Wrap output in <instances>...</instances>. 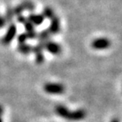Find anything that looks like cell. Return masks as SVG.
Wrapping results in <instances>:
<instances>
[{"mask_svg": "<svg viewBox=\"0 0 122 122\" xmlns=\"http://www.w3.org/2000/svg\"><path fill=\"white\" fill-rule=\"evenodd\" d=\"M17 33V27L15 23H10V25L8 26L7 30H6L5 35L3 36L2 38V43L4 45H9L11 43V42L13 41V39L16 36Z\"/></svg>", "mask_w": 122, "mask_h": 122, "instance_id": "7a4b0ae2", "label": "cell"}, {"mask_svg": "<svg viewBox=\"0 0 122 122\" xmlns=\"http://www.w3.org/2000/svg\"><path fill=\"white\" fill-rule=\"evenodd\" d=\"M48 31L51 35H57L60 31V20L56 15L51 19Z\"/></svg>", "mask_w": 122, "mask_h": 122, "instance_id": "8992f818", "label": "cell"}, {"mask_svg": "<svg viewBox=\"0 0 122 122\" xmlns=\"http://www.w3.org/2000/svg\"><path fill=\"white\" fill-rule=\"evenodd\" d=\"M111 45V42L106 37H98L94 39L91 43L92 48L96 50H104L109 48Z\"/></svg>", "mask_w": 122, "mask_h": 122, "instance_id": "3957f363", "label": "cell"}, {"mask_svg": "<svg viewBox=\"0 0 122 122\" xmlns=\"http://www.w3.org/2000/svg\"><path fill=\"white\" fill-rule=\"evenodd\" d=\"M17 50L20 53H23L25 55H27V54H29L30 53L32 52V46H30L26 43H20L18 45Z\"/></svg>", "mask_w": 122, "mask_h": 122, "instance_id": "9c48e42d", "label": "cell"}, {"mask_svg": "<svg viewBox=\"0 0 122 122\" xmlns=\"http://www.w3.org/2000/svg\"><path fill=\"white\" fill-rule=\"evenodd\" d=\"M44 49H46L53 55H59L62 52V48L59 43L55 42H52L51 40L46 42L44 44Z\"/></svg>", "mask_w": 122, "mask_h": 122, "instance_id": "5b68a950", "label": "cell"}, {"mask_svg": "<svg viewBox=\"0 0 122 122\" xmlns=\"http://www.w3.org/2000/svg\"><path fill=\"white\" fill-rule=\"evenodd\" d=\"M28 37H27V35L25 32H23L20 33V34L17 37V41H18V43L20 44V43H25V42L27 41Z\"/></svg>", "mask_w": 122, "mask_h": 122, "instance_id": "5bb4252c", "label": "cell"}, {"mask_svg": "<svg viewBox=\"0 0 122 122\" xmlns=\"http://www.w3.org/2000/svg\"><path fill=\"white\" fill-rule=\"evenodd\" d=\"M4 17V19H5L6 23H10L12 20H13V18L15 17V15H14V11H13V8L12 7H7Z\"/></svg>", "mask_w": 122, "mask_h": 122, "instance_id": "8fae6325", "label": "cell"}, {"mask_svg": "<svg viewBox=\"0 0 122 122\" xmlns=\"http://www.w3.org/2000/svg\"><path fill=\"white\" fill-rule=\"evenodd\" d=\"M23 25H24V27H25V32H28V31H31V30H35V25H33L32 23H30L28 20Z\"/></svg>", "mask_w": 122, "mask_h": 122, "instance_id": "4fadbf2b", "label": "cell"}, {"mask_svg": "<svg viewBox=\"0 0 122 122\" xmlns=\"http://www.w3.org/2000/svg\"><path fill=\"white\" fill-rule=\"evenodd\" d=\"M50 36L51 34L49 33L48 30H42L39 33H37V39L39 42H46L50 40Z\"/></svg>", "mask_w": 122, "mask_h": 122, "instance_id": "ba28073f", "label": "cell"}, {"mask_svg": "<svg viewBox=\"0 0 122 122\" xmlns=\"http://www.w3.org/2000/svg\"><path fill=\"white\" fill-rule=\"evenodd\" d=\"M25 33H26L28 39H36L37 37V32L36 31V30H31V31H28V32H25Z\"/></svg>", "mask_w": 122, "mask_h": 122, "instance_id": "e0dca14e", "label": "cell"}, {"mask_svg": "<svg viewBox=\"0 0 122 122\" xmlns=\"http://www.w3.org/2000/svg\"><path fill=\"white\" fill-rule=\"evenodd\" d=\"M112 122H120V120H119L118 119H114V120H112Z\"/></svg>", "mask_w": 122, "mask_h": 122, "instance_id": "44dd1931", "label": "cell"}, {"mask_svg": "<svg viewBox=\"0 0 122 122\" xmlns=\"http://www.w3.org/2000/svg\"><path fill=\"white\" fill-rule=\"evenodd\" d=\"M3 113H4V108H3L2 105H0V116L2 117Z\"/></svg>", "mask_w": 122, "mask_h": 122, "instance_id": "ffe728a7", "label": "cell"}, {"mask_svg": "<svg viewBox=\"0 0 122 122\" xmlns=\"http://www.w3.org/2000/svg\"><path fill=\"white\" fill-rule=\"evenodd\" d=\"M55 111L59 116L71 120H83L86 117V111L84 110V109H78V110L71 112V111H70L67 109L66 107L63 106V105H59V106L56 107Z\"/></svg>", "mask_w": 122, "mask_h": 122, "instance_id": "6da1fadb", "label": "cell"}, {"mask_svg": "<svg viewBox=\"0 0 122 122\" xmlns=\"http://www.w3.org/2000/svg\"><path fill=\"white\" fill-rule=\"evenodd\" d=\"M6 24H7V23H6L4 17V16H2V15H0V29L4 28V27L5 26Z\"/></svg>", "mask_w": 122, "mask_h": 122, "instance_id": "d6986e66", "label": "cell"}, {"mask_svg": "<svg viewBox=\"0 0 122 122\" xmlns=\"http://www.w3.org/2000/svg\"><path fill=\"white\" fill-rule=\"evenodd\" d=\"M43 89L46 92L50 94H62L65 92V86L59 83H47L44 85Z\"/></svg>", "mask_w": 122, "mask_h": 122, "instance_id": "277c9868", "label": "cell"}, {"mask_svg": "<svg viewBox=\"0 0 122 122\" xmlns=\"http://www.w3.org/2000/svg\"><path fill=\"white\" fill-rule=\"evenodd\" d=\"M45 18L43 17V15L42 14H33L30 13L27 17V20L30 21V23H32L34 25H42L44 21Z\"/></svg>", "mask_w": 122, "mask_h": 122, "instance_id": "52a82bcc", "label": "cell"}, {"mask_svg": "<svg viewBox=\"0 0 122 122\" xmlns=\"http://www.w3.org/2000/svg\"><path fill=\"white\" fill-rule=\"evenodd\" d=\"M20 5L22 6L23 10H27V11H29V12H32L36 10V5H35L34 3H33L32 1H30V0H24V1L21 2Z\"/></svg>", "mask_w": 122, "mask_h": 122, "instance_id": "30bf717a", "label": "cell"}, {"mask_svg": "<svg viewBox=\"0 0 122 122\" xmlns=\"http://www.w3.org/2000/svg\"><path fill=\"white\" fill-rule=\"evenodd\" d=\"M13 11H14V15H15H15H16V16H18V15H22L24 10H23L22 6H21L20 4H18L17 6H15V7L13 8Z\"/></svg>", "mask_w": 122, "mask_h": 122, "instance_id": "9a60e30c", "label": "cell"}, {"mask_svg": "<svg viewBox=\"0 0 122 122\" xmlns=\"http://www.w3.org/2000/svg\"><path fill=\"white\" fill-rule=\"evenodd\" d=\"M0 122H3V120H2V117L0 116Z\"/></svg>", "mask_w": 122, "mask_h": 122, "instance_id": "7402d4cb", "label": "cell"}, {"mask_svg": "<svg viewBox=\"0 0 122 122\" xmlns=\"http://www.w3.org/2000/svg\"><path fill=\"white\" fill-rule=\"evenodd\" d=\"M26 20H27V18L25 16H24L23 15H18L17 16V22L20 23V24H24Z\"/></svg>", "mask_w": 122, "mask_h": 122, "instance_id": "ac0fdd59", "label": "cell"}, {"mask_svg": "<svg viewBox=\"0 0 122 122\" xmlns=\"http://www.w3.org/2000/svg\"><path fill=\"white\" fill-rule=\"evenodd\" d=\"M42 15H43L44 18H48V19L51 20L53 16H55V14L53 12V9L50 7H45L42 10Z\"/></svg>", "mask_w": 122, "mask_h": 122, "instance_id": "7c38bea8", "label": "cell"}, {"mask_svg": "<svg viewBox=\"0 0 122 122\" xmlns=\"http://www.w3.org/2000/svg\"><path fill=\"white\" fill-rule=\"evenodd\" d=\"M35 55H36V64L38 65H40V64H42L44 62V55H43V52L42 53H35Z\"/></svg>", "mask_w": 122, "mask_h": 122, "instance_id": "2e32d148", "label": "cell"}]
</instances>
